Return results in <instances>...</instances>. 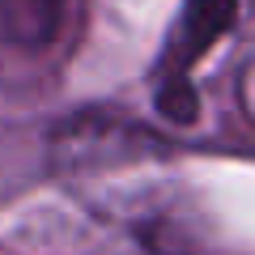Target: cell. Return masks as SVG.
Listing matches in <instances>:
<instances>
[{
  "label": "cell",
  "mask_w": 255,
  "mask_h": 255,
  "mask_svg": "<svg viewBox=\"0 0 255 255\" xmlns=\"http://www.w3.org/2000/svg\"><path fill=\"white\" fill-rule=\"evenodd\" d=\"M64 21V0H0V43L43 47Z\"/></svg>",
  "instance_id": "7a4b0ae2"
},
{
  "label": "cell",
  "mask_w": 255,
  "mask_h": 255,
  "mask_svg": "<svg viewBox=\"0 0 255 255\" xmlns=\"http://www.w3.org/2000/svg\"><path fill=\"white\" fill-rule=\"evenodd\" d=\"M234 13H238V0H187L183 4V26L174 34L170 51H166V81L157 85V107L162 115L179 119H196V94H191V64L204 60L213 43L234 26Z\"/></svg>",
  "instance_id": "6da1fadb"
}]
</instances>
